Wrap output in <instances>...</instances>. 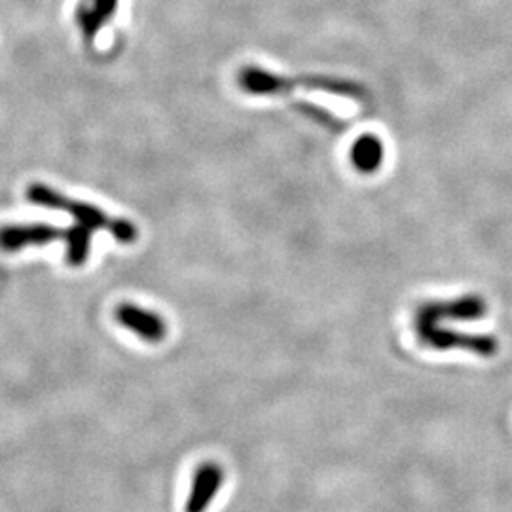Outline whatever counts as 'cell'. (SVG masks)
Segmentation results:
<instances>
[{"label":"cell","mask_w":512,"mask_h":512,"mask_svg":"<svg viewBox=\"0 0 512 512\" xmlns=\"http://www.w3.org/2000/svg\"><path fill=\"white\" fill-rule=\"evenodd\" d=\"M416 338L427 348L448 351V349H465L480 357H494L499 349V342L488 334H467L458 330L444 329L440 325H414Z\"/></svg>","instance_id":"3"},{"label":"cell","mask_w":512,"mask_h":512,"mask_svg":"<svg viewBox=\"0 0 512 512\" xmlns=\"http://www.w3.org/2000/svg\"><path fill=\"white\" fill-rule=\"evenodd\" d=\"M63 239H65V262L71 268L84 266L92 249V230L82 224H76L73 228L65 230Z\"/></svg>","instance_id":"10"},{"label":"cell","mask_w":512,"mask_h":512,"mask_svg":"<svg viewBox=\"0 0 512 512\" xmlns=\"http://www.w3.org/2000/svg\"><path fill=\"white\" fill-rule=\"evenodd\" d=\"M488 313V304L482 296H459L454 300H429L414 311V325H439L440 321H475Z\"/></svg>","instance_id":"4"},{"label":"cell","mask_w":512,"mask_h":512,"mask_svg":"<svg viewBox=\"0 0 512 512\" xmlns=\"http://www.w3.org/2000/svg\"><path fill=\"white\" fill-rule=\"evenodd\" d=\"M27 200L40 207L67 211L76 224H82L90 230H107L112 238L120 241L122 245H131L139 239L137 226L126 219H110L109 215L95 207L92 203L71 200L65 194L57 192L54 188L42 183H33L27 188Z\"/></svg>","instance_id":"1"},{"label":"cell","mask_w":512,"mask_h":512,"mask_svg":"<svg viewBox=\"0 0 512 512\" xmlns=\"http://www.w3.org/2000/svg\"><path fill=\"white\" fill-rule=\"evenodd\" d=\"M239 86L253 95H281V93L293 92L294 88H310V90H319L332 95H342L349 99L366 97L365 88L351 80H340V78L319 76V74L287 78L260 67H245L239 73Z\"/></svg>","instance_id":"2"},{"label":"cell","mask_w":512,"mask_h":512,"mask_svg":"<svg viewBox=\"0 0 512 512\" xmlns=\"http://www.w3.org/2000/svg\"><path fill=\"white\" fill-rule=\"evenodd\" d=\"M63 230L52 224H10L0 226V251L16 253L25 247L48 245L63 238Z\"/></svg>","instance_id":"6"},{"label":"cell","mask_w":512,"mask_h":512,"mask_svg":"<svg viewBox=\"0 0 512 512\" xmlns=\"http://www.w3.org/2000/svg\"><path fill=\"white\" fill-rule=\"evenodd\" d=\"M384 162V145L376 135H363L351 147V164L361 173H376Z\"/></svg>","instance_id":"9"},{"label":"cell","mask_w":512,"mask_h":512,"mask_svg":"<svg viewBox=\"0 0 512 512\" xmlns=\"http://www.w3.org/2000/svg\"><path fill=\"white\" fill-rule=\"evenodd\" d=\"M224 484V469L215 461H205L198 469L192 480V488L184 505V512H205L215 495L219 494Z\"/></svg>","instance_id":"7"},{"label":"cell","mask_w":512,"mask_h":512,"mask_svg":"<svg viewBox=\"0 0 512 512\" xmlns=\"http://www.w3.org/2000/svg\"><path fill=\"white\" fill-rule=\"evenodd\" d=\"M116 323L124 329L131 330L137 338L148 344H160L167 338V323L162 315L154 311L135 306L131 302H122L114 311Z\"/></svg>","instance_id":"5"},{"label":"cell","mask_w":512,"mask_h":512,"mask_svg":"<svg viewBox=\"0 0 512 512\" xmlns=\"http://www.w3.org/2000/svg\"><path fill=\"white\" fill-rule=\"evenodd\" d=\"M116 8L118 0H90V4L82 0L76 8V23L80 27L82 37L88 42H93L103 29V25H107L116 14Z\"/></svg>","instance_id":"8"}]
</instances>
